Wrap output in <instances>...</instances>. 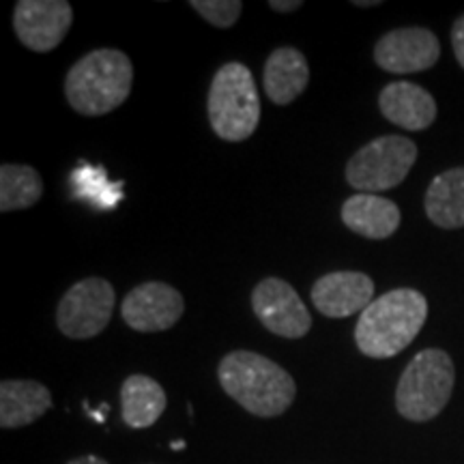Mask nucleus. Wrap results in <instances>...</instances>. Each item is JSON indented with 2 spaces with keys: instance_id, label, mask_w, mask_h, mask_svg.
<instances>
[{
  "instance_id": "6",
  "label": "nucleus",
  "mask_w": 464,
  "mask_h": 464,
  "mask_svg": "<svg viewBox=\"0 0 464 464\" xmlns=\"http://www.w3.org/2000/svg\"><path fill=\"white\" fill-rule=\"evenodd\" d=\"M417 160V144L404 136H381L348 160L346 181L359 194L398 188Z\"/></svg>"
},
{
  "instance_id": "3",
  "label": "nucleus",
  "mask_w": 464,
  "mask_h": 464,
  "mask_svg": "<svg viewBox=\"0 0 464 464\" xmlns=\"http://www.w3.org/2000/svg\"><path fill=\"white\" fill-rule=\"evenodd\" d=\"M133 65L125 52L92 50L67 72L69 106L82 116H103L123 106L131 92Z\"/></svg>"
},
{
  "instance_id": "4",
  "label": "nucleus",
  "mask_w": 464,
  "mask_h": 464,
  "mask_svg": "<svg viewBox=\"0 0 464 464\" xmlns=\"http://www.w3.org/2000/svg\"><path fill=\"white\" fill-rule=\"evenodd\" d=\"M207 114L211 130L226 142H243L260 123V97L254 75L243 63H226L208 89Z\"/></svg>"
},
{
  "instance_id": "15",
  "label": "nucleus",
  "mask_w": 464,
  "mask_h": 464,
  "mask_svg": "<svg viewBox=\"0 0 464 464\" xmlns=\"http://www.w3.org/2000/svg\"><path fill=\"white\" fill-rule=\"evenodd\" d=\"M400 208L376 194H355L342 205V222L365 239H387L400 226Z\"/></svg>"
},
{
  "instance_id": "26",
  "label": "nucleus",
  "mask_w": 464,
  "mask_h": 464,
  "mask_svg": "<svg viewBox=\"0 0 464 464\" xmlns=\"http://www.w3.org/2000/svg\"><path fill=\"white\" fill-rule=\"evenodd\" d=\"M185 443L181 440V443H172V450H183Z\"/></svg>"
},
{
  "instance_id": "18",
  "label": "nucleus",
  "mask_w": 464,
  "mask_h": 464,
  "mask_svg": "<svg viewBox=\"0 0 464 464\" xmlns=\"http://www.w3.org/2000/svg\"><path fill=\"white\" fill-rule=\"evenodd\" d=\"M426 213L439 228L454 230L464 226V168L439 174L426 191Z\"/></svg>"
},
{
  "instance_id": "8",
  "label": "nucleus",
  "mask_w": 464,
  "mask_h": 464,
  "mask_svg": "<svg viewBox=\"0 0 464 464\" xmlns=\"http://www.w3.org/2000/svg\"><path fill=\"white\" fill-rule=\"evenodd\" d=\"M252 310L266 332L299 340L312 329V316L299 293L286 280L265 277L252 290Z\"/></svg>"
},
{
  "instance_id": "7",
  "label": "nucleus",
  "mask_w": 464,
  "mask_h": 464,
  "mask_svg": "<svg viewBox=\"0 0 464 464\" xmlns=\"http://www.w3.org/2000/svg\"><path fill=\"white\" fill-rule=\"evenodd\" d=\"M116 295L103 277H86L63 295L56 307V324L72 340H91L108 327Z\"/></svg>"
},
{
  "instance_id": "11",
  "label": "nucleus",
  "mask_w": 464,
  "mask_h": 464,
  "mask_svg": "<svg viewBox=\"0 0 464 464\" xmlns=\"http://www.w3.org/2000/svg\"><path fill=\"white\" fill-rule=\"evenodd\" d=\"M440 44L437 34L421 26L396 28L374 45L376 65L390 73H417L437 65Z\"/></svg>"
},
{
  "instance_id": "17",
  "label": "nucleus",
  "mask_w": 464,
  "mask_h": 464,
  "mask_svg": "<svg viewBox=\"0 0 464 464\" xmlns=\"http://www.w3.org/2000/svg\"><path fill=\"white\" fill-rule=\"evenodd\" d=\"M166 392L158 381L147 374L127 376L121 387V413L130 428H150L164 415Z\"/></svg>"
},
{
  "instance_id": "16",
  "label": "nucleus",
  "mask_w": 464,
  "mask_h": 464,
  "mask_svg": "<svg viewBox=\"0 0 464 464\" xmlns=\"http://www.w3.org/2000/svg\"><path fill=\"white\" fill-rule=\"evenodd\" d=\"M52 409V393L37 381L0 382V426L5 430L31 426Z\"/></svg>"
},
{
  "instance_id": "13",
  "label": "nucleus",
  "mask_w": 464,
  "mask_h": 464,
  "mask_svg": "<svg viewBox=\"0 0 464 464\" xmlns=\"http://www.w3.org/2000/svg\"><path fill=\"white\" fill-rule=\"evenodd\" d=\"M379 108L393 125L409 131L428 130L437 119V102L413 82H392L381 91Z\"/></svg>"
},
{
  "instance_id": "21",
  "label": "nucleus",
  "mask_w": 464,
  "mask_h": 464,
  "mask_svg": "<svg viewBox=\"0 0 464 464\" xmlns=\"http://www.w3.org/2000/svg\"><path fill=\"white\" fill-rule=\"evenodd\" d=\"M189 7L218 28H230L243 14L241 0H191Z\"/></svg>"
},
{
  "instance_id": "14",
  "label": "nucleus",
  "mask_w": 464,
  "mask_h": 464,
  "mask_svg": "<svg viewBox=\"0 0 464 464\" xmlns=\"http://www.w3.org/2000/svg\"><path fill=\"white\" fill-rule=\"evenodd\" d=\"M310 65L297 48H277L265 63V91L276 106H288L307 89Z\"/></svg>"
},
{
  "instance_id": "20",
  "label": "nucleus",
  "mask_w": 464,
  "mask_h": 464,
  "mask_svg": "<svg viewBox=\"0 0 464 464\" xmlns=\"http://www.w3.org/2000/svg\"><path fill=\"white\" fill-rule=\"evenodd\" d=\"M44 196L42 174L26 164H3L0 168V211H22L37 205Z\"/></svg>"
},
{
  "instance_id": "12",
  "label": "nucleus",
  "mask_w": 464,
  "mask_h": 464,
  "mask_svg": "<svg viewBox=\"0 0 464 464\" xmlns=\"http://www.w3.org/2000/svg\"><path fill=\"white\" fill-rule=\"evenodd\" d=\"M374 282L362 271H334L312 286V304L327 318H348L372 304Z\"/></svg>"
},
{
  "instance_id": "10",
  "label": "nucleus",
  "mask_w": 464,
  "mask_h": 464,
  "mask_svg": "<svg viewBox=\"0 0 464 464\" xmlns=\"http://www.w3.org/2000/svg\"><path fill=\"white\" fill-rule=\"evenodd\" d=\"M185 312V299L164 282H144L127 293L121 316L127 327L140 334H158L174 327Z\"/></svg>"
},
{
  "instance_id": "1",
  "label": "nucleus",
  "mask_w": 464,
  "mask_h": 464,
  "mask_svg": "<svg viewBox=\"0 0 464 464\" xmlns=\"http://www.w3.org/2000/svg\"><path fill=\"white\" fill-rule=\"evenodd\" d=\"M222 390L256 417L286 413L297 396V382L282 365L260 353L232 351L218 365Z\"/></svg>"
},
{
  "instance_id": "9",
  "label": "nucleus",
  "mask_w": 464,
  "mask_h": 464,
  "mask_svg": "<svg viewBox=\"0 0 464 464\" xmlns=\"http://www.w3.org/2000/svg\"><path fill=\"white\" fill-rule=\"evenodd\" d=\"M73 24L67 0H20L14 11V31L24 48L45 54L61 45Z\"/></svg>"
},
{
  "instance_id": "19",
  "label": "nucleus",
  "mask_w": 464,
  "mask_h": 464,
  "mask_svg": "<svg viewBox=\"0 0 464 464\" xmlns=\"http://www.w3.org/2000/svg\"><path fill=\"white\" fill-rule=\"evenodd\" d=\"M69 188L75 200L89 202L97 211H110L123 200V183L110 181L102 166L80 161L69 174Z\"/></svg>"
},
{
  "instance_id": "22",
  "label": "nucleus",
  "mask_w": 464,
  "mask_h": 464,
  "mask_svg": "<svg viewBox=\"0 0 464 464\" xmlns=\"http://www.w3.org/2000/svg\"><path fill=\"white\" fill-rule=\"evenodd\" d=\"M451 45H454L456 61L464 69V15L458 17L454 28H451Z\"/></svg>"
},
{
  "instance_id": "24",
  "label": "nucleus",
  "mask_w": 464,
  "mask_h": 464,
  "mask_svg": "<svg viewBox=\"0 0 464 464\" xmlns=\"http://www.w3.org/2000/svg\"><path fill=\"white\" fill-rule=\"evenodd\" d=\"M67 464H108V462L100 456H82V458H73V460H69Z\"/></svg>"
},
{
  "instance_id": "23",
  "label": "nucleus",
  "mask_w": 464,
  "mask_h": 464,
  "mask_svg": "<svg viewBox=\"0 0 464 464\" xmlns=\"http://www.w3.org/2000/svg\"><path fill=\"white\" fill-rule=\"evenodd\" d=\"M269 7L280 11V14H288V11H297L304 7V3H301V0H290V3L288 0H271Z\"/></svg>"
},
{
  "instance_id": "25",
  "label": "nucleus",
  "mask_w": 464,
  "mask_h": 464,
  "mask_svg": "<svg viewBox=\"0 0 464 464\" xmlns=\"http://www.w3.org/2000/svg\"><path fill=\"white\" fill-rule=\"evenodd\" d=\"M376 5H381V3H355V7H376Z\"/></svg>"
},
{
  "instance_id": "5",
  "label": "nucleus",
  "mask_w": 464,
  "mask_h": 464,
  "mask_svg": "<svg viewBox=\"0 0 464 464\" xmlns=\"http://www.w3.org/2000/svg\"><path fill=\"white\" fill-rule=\"evenodd\" d=\"M454 362L440 348L417 353L398 381V413L409 421H430L445 409L454 392Z\"/></svg>"
},
{
  "instance_id": "2",
  "label": "nucleus",
  "mask_w": 464,
  "mask_h": 464,
  "mask_svg": "<svg viewBox=\"0 0 464 464\" xmlns=\"http://www.w3.org/2000/svg\"><path fill=\"white\" fill-rule=\"evenodd\" d=\"M428 318V301L415 288H396L374 299L359 316L357 348L365 357H396L420 335Z\"/></svg>"
}]
</instances>
